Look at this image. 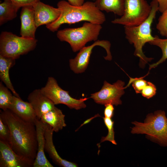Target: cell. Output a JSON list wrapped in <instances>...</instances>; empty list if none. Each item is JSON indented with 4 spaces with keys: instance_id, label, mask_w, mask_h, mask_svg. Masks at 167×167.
Returning a JSON list of instances; mask_svg holds the SVG:
<instances>
[{
    "instance_id": "1",
    "label": "cell",
    "mask_w": 167,
    "mask_h": 167,
    "mask_svg": "<svg viewBox=\"0 0 167 167\" xmlns=\"http://www.w3.org/2000/svg\"><path fill=\"white\" fill-rule=\"evenodd\" d=\"M0 117L10 129L9 145L13 151L34 162L38 149L35 123L22 119L9 109L1 111Z\"/></svg>"
},
{
    "instance_id": "2",
    "label": "cell",
    "mask_w": 167,
    "mask_h": 167,
    "mask_svg": "<svg viewBox=\"0 0 167 167\" xmlns=\"http://www.w3.org/2000/svg\"><path fill=\"white\" fill-rule=\"evenodd\" d=\"M57 7L60 11L58 19L54 22L46 25L50 31H57L64 24H72L83 21L102 24L106 20L104 13L99 9L94 2L87 1L82 5L74 6L65 0L59 1Z\"/></svg>"
},
{
    "instance_id": "3",
    "label": "cell",
    "mask_w": 167,
    "mask_h": 167,
    "mask_svg": "<svg viewBox=\"0 0 167 167\" xmlns=\"http://www.w3.org/2000/svg\"><path fill=\"white\" fill-rule=\"evenodd\" d=\"M150 5L151 7L150 13L144 22L137 26H124L126 38L130 44L133 45L135 48L134 55L139 58V65L142 68L153 59L147 57L142 50L146 43L154 38L152 34L151 27L156 13L159 11V5L156 0H152Z\"/></svg>"
},
{
    "instance_id": "4",
    "label": "cell",
    "mask_w": 167,
    "mask_h": 167,
    "mask_svg": "<svg viewBox=\"0 0 167 167\" xmlns=\"http://www.w3.org/2000/svg\"><path fill=\"white\" fill-rule=\"evenodd\" d=\"M133 134H145L149 139L163 147L167 146V118L164 111L148 114L144 122L134 121Z\"/></svg>"
},
{
    "instance_id": "5",
    "label": "cell",
    "mask_w": 167,
    "mask_h": 167,
    "mask_svg": "<svg viewBox=\"0 0 167 167\" xmlns=\"http://www.w3.org/2000/svg\"><path fill=\"white\" fill-rule=\"evenodd\" d=\"M102 28L101 24L85 22L79 27L59 30L57 36L61 41L69 43L72 51L75 52L85 46L88 42L97 41Z\"/></svg>"
},
{
    "instance_id": "6",
    "label": "cell",
    "mask_w": 167,
    "mask_h": 167,
    "mask_svg": "<svg viewBox=\"0 0 167 167\" xmlns=\"http://www.w3.org/2000/svg\"><path fill=\"white\" fill-rule=\"evenodd\" d=\"M37 42L36 38H27L11 32H2L0 36V55L15 60L34 50Z\"/></svg>"
},
{
    "instance_id": "7",
    "label": "cell",
    "mask_w": 167,
    "mask_h": 167,
    "mask_svg": "<svg viewBox=\"0 0 167 167\" xmlns=\"http://www.w3.org/2000/svg\"><path fill=\"white\" fill-rule=\"evenodd\" d=\"M151 10L150 4L146 0H125L123 15L111 22L124 26H137L148 18Z\"/></svg>"
},
{
    "instance_id": "8",
    "label": "cell",
    "mask_w": 167,
    "mask_h": 167,
    "mask_svg": "<svg viewBox=\"0 0 167 167\" xmlns=\"http://www.w3.org/2000/svg\"><path fill=\"white\" fill-rule=\"evenodd\" d=\"M42 92L55 105L63 104L70 109L79 110L85 108L86 105L84 101L88 98L77 99L72 98L68 91L62 89L53 77H48L45 85L41 88Z\"/></svg>"
},
{
    "instance_id": "9",
    "label": "cell",
    "mask_w": 167,
    "mask_h": 167,
    "mask_svg": "<svg viewBox=\"0 0 167 167\" xmlns=\"http://www.w3.org/2000/svg\"><path fill=\"white\" fill-rule=\"evenodd\" d=\"M96 46H101L106 51L107 55L104 57L105 59L109 61L112 60V56L110 51V42L107 40H97L91 45L83 47L79 50L74 58L70 59L69 66L71 69L76 74L84 72L89 64L92 50Z\"/></svg>"
},
{
    "instance_id": "10",
    "label": "cell",
    "mask_w": 167,
    "mask_h": 167,
    "mask_svg": "<svg viewBox=\"0 0 167 167\" xmlns=\"http://www.w3.org/2000/svg\"><path fill=\"white\" fill-rule=\"evenodd\" d=\"M125 84L124 82L120 80L112 84L105 81L101 90L91 94L90 98L99 104H111L116 106L121 105L120 98L124 94V89L126 88L124 87Z\"/></svg>"
},
{
    "instance_id": "11",
    "label": "cell",
    "mask_w": 167,
    "mask_h": 167,
    "mask_svg": "<svg viewBox=\"0 0 167 167\" xmlns=\"http://www.w3.org/2000/svg\"><path fill=\"white\" fill-rule=\"evenodd\" d=\"M34 163L17 154L7 143L0 140V167H32Z\"/></svg>"
},
{
    "instance_id": "12",
    "label": "cell",
    "mask_w": 167,
    "mask_h": 167,
    "mask_svg": "<svg viewBox=\"0 0 167 167\" xmlns=\"http://www.w3.org/2000/svg\"><path fill=\"white\" fill-rule=\"evenodd\" d=\"M34 12L35 20L37 28L42 25L51 24L56 20L59 16L60 11L45 4L40 1L32 5Z\"/></svg>"
},
{
    "instance_id": "13",
    "label": "cell",
    "mask_w": 167,
    "mask_h": 167,
    "mask_svg": "<svg viewBox=\"0 0 167 167\" xmlns=\"http://www.w3.org/2000/svg\"><path fill=\"white\" fill-rule=\"evenodd\" d=\"M27 99L34 109L37 118L40 120L42 115L55 106L54 103L42 92L41 89L33 91L29 94Z\"/></svg>"
},
{
    "instance_id": "14",
    "label": "cell",
    "mask_w": 167,
    "mask_h": 167,
    "mask_svg": "<svg viewBox=\"0 0 167 167\" xmlns=\"http://www.w3.org/2000/svg\"><path fill=\"white\" fill-rule=\"evenodd\" d=\"M21 36L28 39H35V34L37 28L36 25L34 10L32 5L23 6L20 13Z\"/></svg>"
},
{
    "instance_id": "15",
    "label": "cell",
    "mask_w": 167,
    "mask_h": 167,
    "mask_svg": "<svg viewBox=\"0 0 167 167\" xmlns=\"http://www.w3.org/2000/svg\"><path fill=\"white\" fill-rule=\"evenodd\" d=\"M45 139V150L55 164L62 167H77L75 163L69 161L62 158L57 152L53 142V135L54 132L52 127L49 124L44 123Z\"/></svg>"
},
{
    "instance_id": "16",
    "label": "cell",
    "mask_w": 167,
    "mask_h": 167,
    "mask_svg": "<svg viewBox=\"0 0 167 167\" xmlns=\"http://www.w3.org/2000/svg\"><path fill=\"white\" fill-rule=\"evenodd\" d=\"M38 143V149L33 167H53L46 158L45 154V139L44 135L45 123L37 118L35 122Z\"/></svg>"
},
{
    "instance_id": "17",
    "label": "cell",
    "mask_w": 167,
    "mask_h": 167,
    "mask_svg": "<svg viewBox=\"0 0 167 167\" xmlns=\"http://www.w3.org/2000/svg\"><path fill=\"white\" fill-rule=\"evenodd\" d=\"M9 109L27 122L35 123L37 118L34 109L28 102L24 101L20 97L14 95Z\"/></svg>"
},
{
    "instance_id": "18",
    "label": "cell",
    "mask_w": 167,
    "mask_h": 167,
    "mask_svg": "<svg viewBox=\"0 0 167 167\" xmlns=\"http://www.w3.org/2000/svg\"><path fill=\"white\" fill-rule=\"evenodd\" d=\"M65 117L62 110L55 106L42 115L40 120L43 123L49 125L54 131L57 132L66 126Z\"/></svg>"
},
{
    "instance_id": "19",
    "label": "cell",
    "mask_w": 167,
    "mask_h": 167,
    "mask_svg": "<svg viewBox=\"0 0 167 167\" xmlns=\"http://www.w3.org/2000/svg\"><path fill=\"white\" fill-rule=\"evenodd\" d=\"M15 62V59L0 55V78L14 96L20 97L14 89L9 76V70Z\"/></svg>"
},
{
    "instance_id": "20",
    "label": "cell",
    "mask_w": 167,
    "mask_h": 167,
    "mask_svg": "<svg viewBox=\"0 0 167 167\" xmlns=\"http://www.w3.org/2000/svg\"><path fill=\"white\" fill-rule=\"evenodd\" d=\"M125 0H95L94 3L101 11L113 12L122 16L124 12Z\"/></svg>"
},
{
    "instance_id": "21",
    "label": "cell",
    "mask_w": 167,
    "mask_h": 167,
    "mask_svg": "<svg viewBox=\"0 0 167 167\" xmlns=\"http://www.w3.org/2000/svg\"><path fill=\"white\" fill-rule=\"evenodd\" d=\"M20 8L11 0H3L0 4V25L16 18Z\"/></svg>"
},
{
    "instance_id": "22",
    "label": "cell",
    "mask_w": 167,
    "mask_h": 167,
    "mask_svg": "<svg viewBox=\"0 0 167 167\" xmlns=\"http://www.w3.org/2000/svg\"><path fill=\"white\" fill-rule=\"evenodd\" d=\"M148 43L151 45L159 47L161 49L162 53V56L158 61L150 65L149 71L151 69L155 68L167 59V38L161 39L156 35L154 36V40Z\"/></svg>"
},
{
    "instance_id": "23",
    "label": "cell",
    "mask_w": 167,
    "mask_h": 167,
    "mask_svg": "<svg viewBox=\"0 0 167 167\" xmlns=\"http://www.w3.org/2000/svg\"><path fill=\"white\" fill-rule=\"evenodd\" d=\"M11 91L3 84L0 82V108L2 110L9 109L12 102L13 95Z\"/></svg>"
},
{
    "instance_id": "24",
    "label": "cell",
    "mask_w": 167,
    "mask_h": 167,
    "mask_svg": "<svg viewBox=\"0 0 167 167\" xmlns=\"http://www.w3.org/2000/svg\"><path fill=\"white\" fill-rule=\"evenodd\" d=\"M103 118L105 124L108 130V133L106 136L102 137L101 143L108 141L110 142L113 144L117 145V143L114 139V121L110 118L104 117Z\"/></svg>"
},
{
    "instance_id": "25",
    "label": "cell",
    "mask_w": 167,
    "mask_h": 167,
    "mask_svg": "<svg viewBox=\"0 0 167 167\" xmlns=\"http://www.w3.org/2000/svg\"><path fill=\"white\" fill-rule=\"evenodd\" d=\"M156 28L161 35L167 38V9L159 17Z\"/></svg>"
},
{
    "instance_id": "26",
    "label": "cell",
    "mask_w": 167,
    "mask_h": 167,
    "mask_svg": "<svg viewBox=\"0 0 167 167\" xmlns=\"http://www.w3.org/2000/svg\"><path fill=\"white\" fill-rule=\"evenodd\" d=\"M143 77L132 78L130 79L127 86L132 83V86L136 93H141V91L147 85L148 82L144 80Z\"/></svg>"
},
{
    "instance_id": "27",
    "label": "cell",
    "mask_w": 167,
    "mask_h": 167,
    "mask_svg": "<svg viewBox=\"0 0 167 167\" xmlns=\"http://www.w3.org/2000/svg\"><path fill=\"white\" fill-rule=\"evenodd\" d=\"M10 138V129L0 117V140L7 143L9 145Z\"/></svg>"
},
{
    "instance_id": "28",
    "label": "cell",
    "mask_w": 167,
    "mask_h": 167,
    "mask_svg": "<svg viewBox=\"0 0 167 167\" xmlns=\"http://www.w3.org/2000/svg\"><path fill=\"white\" fill-rule=\"evenodd\" d=\"M156 88L155 86L151 82H148L147 85L141 91L142 96L149 99L153 96L156 93Z\"/></svg>"
},
{
    "instance_id": "29",
    "label": "cell",
    "mask_w": 167,
    "mask_h": 167,
    "mask_svg": "<svg viewBox=\"0 0 167 167\" xmlns=\"http://www.w3.org/2000/svg\"><path fill=\"white\" fill-rule=\"evenodd\" d=\"M13 2L19 7L32 5L35 3L40 1V0H11Z\"/></svg>"
},
{
    "instance_id": "30",
    "label": "cell",
    "mask_w": 167,
    "mask_h": 167,
    "mask_svg": "<svg viewBox=\"0 0 167 167\" xmlns=\"http://www.w3.org/2000/svg\"><path fill=\"white\" fill-rule=\"evenodd\" d=\"M105 117L111 118L113 115L114 108L113 105L111 104H107L105 105Z\"/></svg>"
},
{
    "instance_id": "31",
    "label": "cell",
    "mask_w": 167,
    "mask_h": 167,
    "mask_svg": "<svg viewBox=\"0 0 167 167\" xmlns=\"http://www.w3.org/2000/svg\"><path fill=\"white\" fill-rule=\"evenodd\" d=\"M159 5V11L162 13L167 9V0H156Z\"/></svg>"
},
{
    "instance_id": "32",
    "label": "cell",
    "mask_w": 167,
    "mask_h": 167,
    "mask_svg": "<svg viewBox=\"0 0 167 167\" xmlns=\"http://www.w3.org/2000/svg\"><path fill=\"white\" fill-rule=\"evenodd\" d=\"M68 2L72 5L79 6L82 5L84 0H67Z\"/></svg>"
}]
</instances>
